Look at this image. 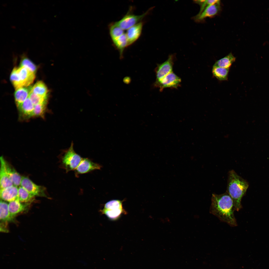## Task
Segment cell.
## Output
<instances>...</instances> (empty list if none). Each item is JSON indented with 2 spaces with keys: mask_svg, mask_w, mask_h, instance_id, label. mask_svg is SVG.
<instances>
[{
  "mask_svg": "<svg viewBox=\"0 0 269 269\" xmlns=\"http://www.w3.org/2000/svg\"><path fill=\"white\" fill-rule=\"evenodd\" d=\"M109 28L110 35L113 42L124 33V30L117 25L115 22L110 24Z\"/></svg>",
  "mask_w": 269,
  "mask_h": 269,
  "instance_id": "cell-25",
  "label": "cell"
},
{
  "mask_svg": "<svg viewBox=\"0 0 269 269\" xmlns=\"http://www.w3.org/2000/svg\"><path fill=\"white\" fill-rule=\"evenodd\" d=\"M218 0H195L194 2L200 6V9L198 14H200L203 10L207 7L210 5L214 4L218 2Z\"/></svg>",
  "mask_w": 269,
  "mask_h": 269,
  "instance_id": "cell-30",
  "label": "cell"
},
{
  "mask_svg": "<svg viewBox=\"0 0 269 269\" xmlns=\"http://www.w3.org/2000/svg\"><path fill=\"white\" fill-rule=\"evenodd\" d=\"M248 186L247 182L238 175L234 170L229 171L226 192L232 198L236 210L237 211L242 207L241 200Z\"/></svg>",
  "mask_w": 269,
  "mask_h": 269,
  "instance_id": "cell-2",
  "label": "cell"
},
{
  "mask_svg": "<svg viewBox=\"0 0 269 269\" xmlns=\"http://www.w3.org/2000/svg\"><path fill=\"white\" fill-rule=\"evenodd\" d=\"M152 8H150L144 13L139 15L133 14L129 10L121 19L115 22L123 30H128L141 22Z\"/></svg>",
  "mask_w": 269,
  "mask_h": 269,
  "instance_id": "cell-6",
  "label": "cell"
},
{
  "mask_svg": "<svg viewBox=\"0 0 269 269\" xmlns=\"http://www.w3.org/2000/svg\"><path fill=\"white\" fill-rule=\"evenodd\" d=\"M102 166L87 158H82L80 163L75 170L76 175L86 173L96 170L100 169Z\"/></svg>",
  "mask_w": 269,
  "mask_h": 269,
  "instance_id": "cell-10",
  "label": "cell"
},
{
  "mask_svg": "<svg viewBox=\"0 0 269 269\" xmlns=\"http://www.w3.org/2000/svg\"><path fill=\"white\" fill-rule=\"evenodd\" d=\"M24 87L16 90L14 96L15 101L17 107H18L29 97L32 87Z\"/></svg>",
  "mask_w": 269,
  "mask_h": 269,
  "instance_id": "cell-18",
  "label": "cell"
},
{
  "mask_svg": "<svg viewBox=\"0 0 269 269\" xmlns=\"http://www.w3.org/2000/svg\"><path fill=\"white\" fill-rule=\"evenodd\" d=\"M8 204L0 200V219L2 222L7 223L13 219L11 217L8 209Z\"/></svg>",
  "mask_w": 269,
  "mask_h": 269,
  "instance_id": "cell-21",
  "label": "cell"
},
{
  "mask_svg": "<svg viewBox=\"0 0 269 269\" xmlns=\"http://www.w3.org/2000/svg\"><path fill=\"white\" fill-rule=\"evenodd\" d=\"M143 23L140 22L127 30L126 33L128 46L131 45L139 38L142 32Z\"/></svg>",
  "mask_w": 269,
  "mask_h": 269,
  "instance_id": "cell-12",
  "label": "cell"
},
{
  "mask_svg": "<svg viewBox=\"0 0 269 269\" xmlns=\"http://www.w3.org/2000/svg\"><path fill=\"white\" fill-rule=\"evenodd\" d=\"M29 97L34 105L47 102V97H43L30 92Z\"/></svg>",
  "mask_w": 269,
  "mask_h": 269,
  "instance_id": "cell-29",
  "label": "cell"
},
{
  "mask_svg": "<svg viewBox=\"0 0 269 269\" xmlns=\"http://www.w3.org/2000/svg\"><path fill=\"white\" fill-rule=\"evenodd\" d=\"M47 102H44L34 106L32 117L43 116L46 109Z\"/></svg>",
  "mask_w": 269,
  "mask_h": 269,
  "instance_id": "cell-27",
  "label": "cell"
},
{
  "mask_svg": "<svg viewBox=\"0 0 269 269\" xmlns=\"http://www.w3.org/2000/svg\"><path fill=\"white\" fill-rule=\"evenodd\" d=\"M181 79L173 71L166 76L159 82L153 84V86L162 91L166 88L177 89L181 86Z\"/></svg>",
  "mask_w": 269,
  "mask_h": 269,
  "instance_id": "cell-7",
  "label": "cell"
},
{
  "mask_svg": "<svg viewBox=\"0 0 269 269\" xmlns=\"http://www.w3.org/2000/svg\"><path fill=\"white\" fill-rule=\"evenodd\" d=\"M3 162L5 171L14 185L20 186L22 176L3 158Z\"/></svg>",
  "mask_w": 269,
  "mask_h": 269,
  "instance_id": "cell-14",
  "label": "cell"
},
{
  "mask_svg": "<svg viewBox=\"0 0 269 269\" xmlns=\"http://www.w3.org/2000/svg\"><path fill=\"white\" fill-rule=\"evenodd\" d=\"M21 203L18 199L9 202V210L12 219L17 214L24 211L27 207L28 204H24Z\"/></svg>",
  "mask_w": 269,
  "mask_h": 269,
  "instance_id": "cell-16",
  "label": "cell"
},
{
  "mask_svg": "<svg viewBox=\"0 0 269 269\" xmlns=\"http://www.w3.org/2000/svg\"><path fill=\"white\" fill-rule=\"evenodd\" d=\"M229 69L220 67L213 65L212 69L213 76L220 81L227 80L228 79Z\"/></svg>",
  "mask_w": 269,
  "mask_h": 269,
  "instance_id": "cell-20",
  "label": "cell"
},
{
  "mask_svg": "<svg viewBox=\"0 0 269 269\" xmlns=\"http://www.w3.org/2000/svg\"><path fill=\"white\" fill-rule=\"evenodd\" d=\"M25 56L24 55L23 56L22 58L20 66L25 67L35 73L37 69L36 66Z\"/></svg>",
  "mask_w": 269,
  "mask_h": 269,
  "instance_id": "cell-28",
  "label": "cell"
},
{
  "mask_svg": "<svg viewBox=\"0 0 269 269\" xmlns=\"http://www.w3.org/2000/svg\"><path fill=\"white\" fill-rule=\"evenodd\" d=\"M236 60V57L230 52L224 57L217 61L214 65L224 68L229 69Z\"/></svg>",
  "mask_w": 269,
  "mask_h": 269,
  "instance_id": "cell-19",
  "label": "cell"
},
{
  "mask_svg": "<svg viewBox=\"0 0 269 269\" xmlns=\"http://www.w3.org/2000/svg\"><path fill=\"white\" fill-rule=\"evenodd\" d=\"M17 70L23 87H27L33 82L35 77V73L24 66L17 67Z\"/></svg>",
  "mask_w": 269,
  "mask_h": 269,
  "instance_id": "cell-11",
  "label": "cell"
},
{
  "mask_svg": "<svg viewBox=\"0 0 269 269\" xmlns=\"http://www.w3.org/2000/svg\"><path fill=\"white\" fill-rule=\"evenodd\" d=\"M175 57V54L170 55L165 62L161 64H157L155 69L156 80L154 83L159 82L166 76L173 72Z\"/></svg>",
  "mask_w": 269,
  "mask_h": 269,
  "instance_id": "cell-5",
  "label": "cell"
},
{
  "mask_svg": "<svg viewBox=\"0 0 269 269\" xmlns=\"http://www.w3.org/2000/svg\"><path fill=\"white\" fill-rule=\"evenodd\" d=\"M10 80L16 90L23 87L17 70V67L13 69L10 75Z\"/></svg>",
  "mask_w": 269,
  "mask_h": 269,
  "instance_id": "cell-26",
  "label": "cell"
},
{
  "mask_svg": "<svg viewBox=\"0 0 269 269\" xmlns=\"http://www.w3.org/2000/svg\"><path fill=\"white\" fill-rule=\"evenodd\" d=\"M3 157H0V189L14 185L5 171L3 162Z\"/></svg>",
  "mask_w": 269,
  "mask_h": 269,
  "instance_id": "cell-17",
  "label": "cell"
},
{
  "mask_svg": "<svg viewBox=\"0 0 269 269\" xmlns=\"http://www.w3.org/2000/svg\"><path fill=\"white\" fill-rule=\"evenodd\" d=\"M34 197L22 187L20 186L18 188V199L20 202L27 203L32 201Z\"/></svg>",
  "mask_w": 269,
  "mask_h": 269,
  "instance_id": "cell-24",
  "label": "cell"
},
{
  "mask_svg": "<svg viewBox=\"0 0 269 269\" xmlns=\"http://www.w3.org/2000/svg\"><path fill=\"white\" fill-rule=\"evenodd\" d=\"M34 105L29 97L18 108L21 116L29 118L32 117Z\"/></svg>",
  "mask_w": 269,
  "mask_h": 269,
  "instance_id": "cell-15",
  "label": "cell"
},
{
  "mask_svg": "<svg viewBox=\"0 0 269 269\" xmlns=\"http://www.w3.org/2000/svg\"><path fill=\"white\" fill-rule=\"evenodd\" d=\"M123 201L117 200L110 201L105 203L104 208L100 211L110 219L116 220L122 214L126 213L123 207Z\"/></svg>",
  "mask_w": 269,
  "mask_h": 269,
  "instance_id": "cell-4",
  "label": "cell"
},
{
  "mask_svg": "<svg viewBox=\"0 0 269 269\" xmlns=\"http://www.w3.org/2000/svg\"><path fill=\"white\" fill-rule=\"evenodd\" d=\"M20 186L26 189L29 193L35 196L46 197V188L38 185L28 178L22 176Z\"/></svg>",
  "mask_w": 269,
  "mask_h": 269,
  "instance_id": "cell-8",
  "label": "cell"
},
{
  "mask_svg": "<svg viewBox=\"0 0 269 269\" xmlns=\"http://www.w3.org/2000/svg\"><path fill=\"white\" fill-rule=\"evenodd\" d=\"M113 42L119 52L120 58L122 59L124 51L126 48L128 46L126 34L124 33Z\"/></svg>",
  "mask_w": 269,
  "mask_h": 269,
  "instance_id": "cell-22",
  "label": "cell"
},
{
  "mask_svg": "<svg viewBox=\"0 0 269 269\" xmlns=\"http://www.w3.org/2000/svg\"><path fill=\"white\" fill-rule=\"evenodd\" d=\"M73 145L72 142L70 147L64 151L60 155V167L67 173L75 170L82 159L75 152Z\"/></svg>",
  "mask_w": 269,
  "mask_h": 269,
  "instance_id": "cell-3",
  "label": "cell"
},
{
  "mask_svg": "<svg viewBox=\"0 0 269 269\" xmlns=\"http://www.w3.org/2000/svg\"><path fill=\"white\" fill-rule=\"evenodd\" d=\"M48 90L45 84L42 81H37L32 87L30 92L43 97H47Z\"/></svg>",
  "mask_w": 269,
  "mask_h": 269,
  "instance_id": "cell-23",
  "label": "cell"
},
{
  "mask_svg": "<svg viewBox=\"0 0 269 269\" xmlns=\"http://www.w3.org/2000/svg\"><path fill=\"white\" fill-rule=\"evenodd\" d=\"M235 210L233 201L226 191L220 195L212 194L209 212L220 220L232 227L237 226L234 214Z\"/></svg>",
  "mask_w": 269,
  "mask_h": 269,
  "instance_id": "cell-1",
  "label": "cell"
},
{
  "mask_svg": "<svg viewBox=\"0 0 269 269\" xmlns=\"http://www.w3.org/2000/svg\"><path fill=\"white\" fill-rule=\"evenodd\" d=\"M18 188L14 185L0 189V199L9 202L18 199Z\"/></svg>",
  "mask_w": 269,
  "mask_h": 269,
  "instance_id": "cell-13",
  "label": "cell"
},
{
  "mask_svg": "<svg viewBox=\"0 0 269 269\" xmlns=\"http://www.w3.org/2000/svg\"><path fill=\"white\" fill-rule=\"evenodd\" d=\"M221 6L220 1L206 7L199 14H197L194 19L197 22L203 21L207 17H213L216 15L220 11Z\"/></svg>",
  "mask_w": 269,
  "mask_h": 269,
  "instance_id": "cell-9",
  "label": "cell"
}]
</instances>
